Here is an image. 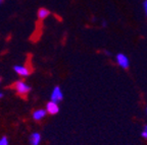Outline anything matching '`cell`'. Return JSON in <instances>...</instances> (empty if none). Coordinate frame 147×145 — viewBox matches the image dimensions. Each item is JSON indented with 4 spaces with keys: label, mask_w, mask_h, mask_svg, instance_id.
I'll use <instances>...</instances> for the list:
<instances>
[{
    "label": "cell",
    "mask_w": 147,
    "mask_h": 145,
    "mask_svg": "<svg viewBox=\"0 0 147 145\" xmlns=\"http://www.w3.org/2000/svg\"><path fill=\"white\" fill-rule=\"evenodd\" d=\"M13 88L16 91V93L22 95V96L29 94V92L31 91V86L26 81H23V80H18L13 84Z\"/></svg>",
    "instance_id": "6da1fadb"
},
{
    "label": "cell",
    "mask_w": 147,
    "mask_h": 145,
    "mask_svg": "<svg viewBox=\"0 0 147 145\" xmlns=\"http://www.w3.org/2000/svg\"><path fill=\"white\" fill-rule=\"evenodd\" d=\"M115 63L117 64V66H119L123 69L129 68V66H130V60H129L128 56L123 54V53H119V54L115 55Z\"/></svg>",
    "instance_id": "7a4b0ae2"
},
{
    "label": "cell",
    "mask_w": 147,
    "mask_h": 145,
    "mask_svg": "<svg viewBox=\"0 0 147 145\" xmlns=\"http://www.w3.org/2000/svg\"><path fill=\"white\" fill-rule=\"evenodd\" d=\"M62 98H63V92H62L61 88H60L59 86H55L54 88L52 89V91H51L50 100L59 104L62 100Z\"/></svg>",
    "instance_id": "3957f363"
},
{
    "label": "cell",
    "mask_w": 147,
    "mask_h": 145,
    "mask_svg": "<svg viewBox=\"0 0 147 145\" xmlns=\"http://www.w3.org/2000/svg\"><path fill=\"white\" fill-rule=\"evenodd\" d=\"M13 71L21 77H28L31 74V69L27 65H16Z\"/></svg>",
    "instance_id": "277c9868"
},
{
    "label": "cell",
    "mask_w": 147,
    "mask_h": 145,
    "mask_svg": "<svg viewBox=\"0 0 147 145\" xmlns=\"http://www.w3.org/2000/svg\"><path fill=\"white\" fill-rule=\"evenodd\" d=\"M46 113L50 114V115H55L59 112V106H58L57 102H48L46 104V109H45Z\"/></svg>",
    "instance_id": "5b68a950"
},
{
    "label": "cell",
    "mask_w": 147,
    "mask_h": 145,
    "mask_svg": "<svg viewBox=\"0 0 147 145\" xmlns=\"http://www.w3.org/2000/svg\"><path fill=\"white\" fill-rule=\"evenodd\" d=\"M46 111L44 109H38L36 111H34L33 113V119L35 121H41L42 119H44L46 117Z\"/></svg>",
    "instance_id": "8992f818"
},
{
    "label": "cell",
    "mask_w": 147,
    "mask_h": 145,
    "mask_svg": "<svg viewBox=\"0 0 147 145\" xmlns=\"http://www.w3.org/2000/svg\"><path fill=\"white\" fill-rule=\"evenodd\" d=\"M37 15H38V18H39L40 21H44V19H46V18L50 15V11H49L47 8L42 7V8H40L39 10H38Z\"/></svg>",
    "instance_id": "52a82bcc"
},
{
    "label": "cell",
    "mask_w": 147,
    "mask_h": 145,
    "mask_svg": "<svg viewBox=\"0 0 147 145\" xmlns=\"http://www.w3.org/2000/svg\"><path fill=\"white\" fill-rule=\"evenodd\" d=\"M30 142H31V145H39L40 142H41V135H40L39 133H37V132L31 134Z\"/></svg>",
    "instance_id": "ba28073f"
},
{
    "label": "cell",
    "mask_w": 147,
    "mask_h": 145,
    "mask_svg": "<svg viewBox=\"0 0 147 145\" xmlns=\"http://www.w3.org/2000/svg\"><path fill=\"white\" fill-rule=\"evenodd\" d=\"M0 145H8V139L6 137H2L0 139Z\"/></svg>",
    "instance_id": "9c48e42d"
},
{
    "label": "cell",
    "mask_w": 147,
    "mask_h": 145,
    "mask_svg": "<svg viewBox=\"0 0 147 145\" xmlns=\"http://www.w3.org/2000/svg\"><path fill=\"white\" fill-rule=\"evenodd\" d=\"M141 135H142L143 138L147 139V125H145V126H144V128H143L142 133H141Z\"/></svg>",
    "instance_id": "30bf717a"
},
{
    "label": "cell",
    "mask_w": 147,
    "mask_h": 145,
    "mask_svg": "<svg viewBox=\"0 0 147 145\" xmlns=\"http://www.w3.org/2000/svg\"><path fill=\"white\" fill-rule=\"evenodd\" d=\"M143 7H144V12L147 16V0H144V4H143Z\"/></svg>",
    "instance_id": "8fae6325"
},
{
    "label": "cell",
    "mask_w": 147,
    "mask_h": 145,
    "mask_svg": "<svg viewBox=\"0 0 147 145\" xmlns=\"http://www.w3.org/2000/svg\"><path fill=\"white\" fill-rule=\"evenodd\" d=\"M3 96H4V93H3V92H1V91H0V98H2Z\"/></svg>",
    "instance_id": "7c38bea8"
},
{
    "label": "cell",
    "mask_w": 147,
    "mask_h": 145,
    "mask_svg": "<svg viewBox=\"0 0 147 145\" xmlns=\"http://www.w3.org/2000/svg\"><path fill=\"white\" fill-rule=\"evenodd\" d=\"M0 83H1V79H0Z\"/></svg>",
    "instance_id": "4fadbf2b"
},
{
    "label": "cell",
    "mask_w": 147,
    "mask_h": 145,
    "mask_svg": "<svg viewBox=\"0 0 147 145\" xmlns=\"http://www.w3.org/2000/svg\"><path fill=\"white\" fill-rule=\"evenodd\" d=\"M146 112H147V108H146Z\"/></svg>",
    "instance_id": "5bb4252c"
}]
</instances>
